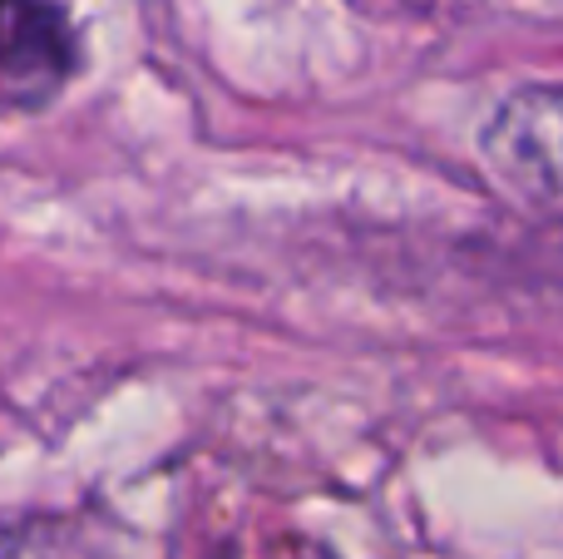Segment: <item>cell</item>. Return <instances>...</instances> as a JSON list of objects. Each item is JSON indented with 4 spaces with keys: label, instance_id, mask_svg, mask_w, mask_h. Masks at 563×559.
Returning <instances> with one entry per match:
<instances>
[{
    "label": "cell",
    "instance_id": "obj_1",
    "mask_svg": "<svg viewBox=\"0 0 563 559\" xmlns=\"http://www.w3.org/2000/svg\"><path fill=\"white\" fill-rule=\"evenodd\" d=\"M79 69L75 20L55 0H0V119L45 109Z\"/></svg>",
    "mask_w": 563,
    "mask_h": 559
},
{
    "label": "cell",
    "instance_id": "obj_2",
    "mask_svg": "<svg viewBox=\"0 0 563 559\" xmlns=\"http://www.w3.org/2000/svg\"><path fill=\"white\" fill-rule=\"evenodd\" d=\"M479 149L509 188L549 208L559 198V89L529 85L509 95Z\"/></svg>",
    "mask_w": 563,
    "mask_h": 559
}]
</instances>
